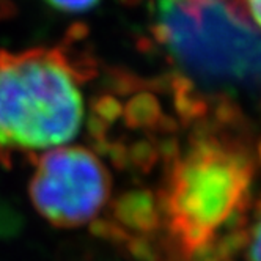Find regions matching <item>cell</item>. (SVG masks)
I'll list each match as a JSON object with an SVG mask.
<instances>
[{"label": "cell", "instance_id": "cell-1", "mask_svg": "<svg viewBox=\"0 0 261 261\" xmlns=\"http://www.w3.org/2000/svg\"><path fill=\"white\" fill-rule=\"evenodd\" d=\"M255 161L247 143L220 129H201L170 165L159 211L179 253L227 261L239 250L250 214Z\"/></svg>", "mask_w": 261, "mask_h": 261}, {"label": "cell", "instance_id": "cell-2", "mask_svg": "<svg viewBox=\"0 0 261 261\" xmlns=\"http://www.w3.org/2000/svg\"><path fill=\"white\" fill-rule=\"evenodd\" d=\"M151 21L189 81L217 93L261 91V33L230 0H151Z\"/></svg>", "mask_w": 261, "mask_h": 261}, {"label": "cell", "instance_id": "cell-3", "mask_svg": "<svg viewBox=\"0 0 261 261\" xmlns=\"http://www.w3.org/2000/svg\"><path fill=\"white\" fill-rule=\"evenodd\" d=\"M81 77L60 49L0 50V151L63 146L79 134Z\"/></svg>", "mask_w": 261, "mask_h": 261}, {"label": "cell", "instance_id": "cell-4", "mask_svg": "<svg viewBox=\"0 0 261 261\" xmlns=\"http://www.w3.org/2000/svg\"><path fill=\"white\" fill-rule=\"evenodd\" d=\"M110 173L84 146H57L43 153L29 184L35 210L55 227L74 228L95 219L107 204Z\"/></svg>", "mask_w": 261, "mask_h": 261}, {"label": "cell", "instance_id": "cell-5", "mask_svg": "<svg viewBox=\"0 0 261 261\" xmlns=\"http://www.w3.org/2000/svg\"><path fill=\"white\" fill-rule=\"evenodd\" d=\"M241 249L244 250V261H261V198L250 208Z\"/></svg>", "mask_w": 261, "mask_h": 261}, {"label": "cell", "instance_id": "cell-6", "mask_svg": "<svg viewBox=\"0 0 261 261\" xmlns=\"http://www.w3.org/2000/svg\"><path fill=\"white\" fill-rule=\"evenodd\" d=\"M230 2L261 33V0H230Z\"/></svg>", "mask_w": 261, "mask_h": 261}, {"label": "cell", "instance_id": "cell-7", "mask_svg": "<svg viewBox=\"0 0 261 261\" xmlns=\"http://www.w3.org/2000/svg\"><path fill=\"white\" fill-rule=\"evenodd\" d=\"M44 2L57 11L63 13H82L95 8L101 0H44Z\"/></svg>", "mask_w": 261, "mask_h": 261}]
</instances>
